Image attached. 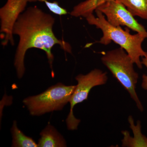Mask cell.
I'll return each mask as SVG.
<instances>
[{
	"label": "cell",
	"mask_w": 147,
	"mask_h": 147,
	"mask_svg": "<svg viewBox=\"0 0 147 147\" xmlns=\"http://www.w3.org/2000/svg\"><path fill=\"white\" fill-rule=\"evenodd\" d=\"M55 22L53 16L36 6L28 7L18 17L13 29V34L19 37L14 59L18 78H22L25 73L24 59L29 49L38 48L45 51L52 69L54 60L52 50L55 45L59 44L66 52L71 53L70 45L58 39L54 34L53 28Z\"/></svg>",
	"instance_id": "cell-1"
},
{
	"label": "cell",
	"mask_w": 147,
	"mask_h": 147,
	"mask_svg": "<svg viewBox=\"0 0 147 147\" xmlns=\"http://www.w3.org/2000/svg\"><path fill=\"white\" fill-rule=\"evenodd\" d=\"M95 11L96 17L92 14L86 19L90 25L95 26L102 31V36L98 42L106 45L114 41L126 51L138 68L142 69L143 64L140 58L146 55V52L142 47V43L146 38V36L138 33L131 34L127 28L124 30L121 26H114L108 22L100 11L96 9Z\"/></svg>",
	"instance_id": "cell-2"
},
{
	"label": "cell",
	"mask_w": 147,
	"mask_h": 147,
	"mask_svg": "<svg viewBox=\"0 0 147 147\" xmlns=\"http://www.w3.org/2000/svg\"><path fill=\"white\" fill-rule=\"evenodd\" d=\"M101 60L113 76L128 92L139 110L143 112L144 107L136 91L139 74L134 70V63L126 51L121 47L110 50L102 55Z\"/></svg>",
	"instance_id": "cell-3"
},
{
	"label": "cell",
	"mask_w": 147,
	"mask_h": 147,
	"mask_svg": "<svg viewBox=\"0 0 147 147\" xmlns=\"http://www.w3.org/2000/svg\"><path fill=\"white\" fill-rule=\"evenodd\" d=\"M76 87V86H66L59 83L40 94L27 98L24 102L33 116L61 110L69 102Z\"/></svg>",
	"instance_id": "cell-4"
},
{
	"label": "cell",
	"mask_w": 147,
	"mask_h": 147,
	"mask_svg": "<svg viewBox=\"0 0 147 147\" xmlns=\"http://www.w3.org/2000/svg\"><path fill=\"white\" fill-rule=\"evenodd\" d=\"M76 79L78 84L69 100L70 112L66 119L67 128L71 130L77 129L81 122L80 120L76 119L74 115L73 110L74 106L87 100L91 90L96 86L106 84L108 77L106 72L96 69L86 75L79 74L76 76Z\"/></svg>",
	"instance_id": "cell-5"
},
{
	"label": "cell",
	"mask_w": 147,
	"mask_h": 147,
	"mask_svg": "<svg viewBox=\"0 0 147 147\" xmlns=\"http://www.w3.org/2000/svg\"><path fill=\"white\" fill-rule=\"evenodd\" d=\"M96 9L100 11L106 16L108 22L114 26H125L138 33L144 35L147 38V31L144 27L139 24L119 0L107 2Z\"/></svg>",
	"instance_id": "cell-6"
},
{
	"label": "cell",
	"mask_w": 147,
	"mask_h": 147,
	"mask_svg": "<svg viewBox=\"0 0 147 147\" xmlns=\"http://www.w3.org/2000/svg\"><path fill=\"white\" fill-rule=\"evenodd\" d=\"M47 0H7L5 5L0 9L1 38L2 44L5 46L10 42L14 44L13 36V26L21 12L25 10L28 2H45Z\"/></svg>",
	"instance_id": "cell-7"
},
{
	"label": "cell",
	"mask_w": 147,
	"mask_h": 147,
	"mask_svg": "<svg viewBox=\"0 0 147 147\" xmlns=\"http://www.w3.org/2000/svg\"><path fill=\"white\" fill-rule=\"evenodd\" d=\"M128 121L130 128L134 132V137L133 138L129 137L127 131H122V133L124 135V138L122 140V146L147 147V137L141 132V122L138 121L137 125L135 126L131 116L129 117Z\"/></svg>",
	"instance_id": "cell-8"
},
{
	"label": "cell",
	"mask_w": 147,
	"mask_h": 147,
	"mask_svg": "<svg viewBox=\"0 0 147 147\" xmlns=\"http://www.w3.org/2000/svg\"><path fill=\"white\" fill-rule=\"evenodd\" d=\"M38 147H66L64 139L53 126L48 125L40 133Z\"/></svg>",
	"instance_id": "cell-9"
},
{
	"label": "cell",
	"mask_w": 147,
	"mask_h": 147,
	"mask_svg": "<svg viewBox=\"0 0 147 147\" xmlns=\"http://www.w3.org/2000/svg\"><path fill=\"white\" fill-rule=\"evenodd\" d=\"M111 1L113 0H86L74 7L70 14L75 17L87 18L100 5Z\"/></svg>",
	"instance_id": "cell-10"
},
{
	"label": "cell",
	"mask_w": 147,
	"mask_h": 147,
	"mask_svg": "<svg viewBox=\"0 0 147 147\" xmlns=\"http://www.w3.org/2000/svg\"><path fill=\"white\" fill-rule=\"evenodd\" d=\"M133 16L147 21V0H119Z\"/></svg>",
	"instance_id": "cell-11"
},
{
	"label": "cell",
	"mask_w": 147,
	"mask_h": 147,
	"mask_svg": "<svg viewBox=\"0 0 147 147\" xmlns=\"http://www.w3.org/2000/svg\"><path fill=\"white\" fill-rule=\"evenodd\" d=\"M13 141L12 147H37L38 145L30 137H27L17 127L16 121L11 128Z\"/></svg>",
	"instance_id": "cell-12"
},
{
	"label": "cell",
	"mask_w": 147,
	"mask_h": 147,
	"mask_svg": "<svg viewBox=\"0 0 147 147\" xmlns=\"http://www.w3.org/2000/svg\"><path fill=\"white\" fill-rule=\"evenodd\" d=\"M45 3L49 10L55 14L61 16L65 15L67 13V11L59 6V3L57 1L51 2L47 0L45 1Z\"/></svg>",
	"instance_id": "cell-13"
},
{
	"label": "cell",
	"mask_w": 147,
	"mask_h": 147,
	"mask_svg": "<svg viewBox=\"0 0 147 147\" xmlns=\"http://www.w3.org/2000/svg\"><path fill=\"white\" fill-rule=\"evenodd\" d=\"M142 62L147 68V52H146L144 57H142ZM142 87L144 90L147 91V75L146 74H143L142 76Z\"/></svg>",
	"instance_id": "cell-14"
}]
</instances>
